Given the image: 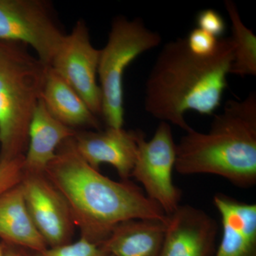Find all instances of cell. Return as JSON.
<instances>
[{
	"mask_svg": "<svg viewBox=\"0 0 256 256\" xmlns=\"http://www.w3.org/2000/svg\"><path fill=\"white\" fill-rule=\"evenodd\" d=\"M74 138L58 146L45 175L63 195L82 237L100 246L128 220L166 223L164 210L142 188L129 180L114 181L88 164L77 152Z\"/></svg>",
	"mask_w": 256,
	"mask_h": 256,
	"instance_id": "1",
	"label": "cell"
},
{
	"mask_svg": "<svg viewBox=\"0 0 256 256\" xmlns=\"http://www.w3.org/2000/svg\"><path fill=\"white\" fill-rule=\"evenodd\" d=\"M233 54L230 37L220 38L217 50L210 56L192 53L186 38L168 42L146 80V112L188 132L192 128L185 120L186 112L212 116L220 106Z\"/></svg>",
	"mask_w": 256,
	"mask_h": 256,
	"instance_id": "2",
	"label": "cell"
},
{
	"mask_svg": "<svg viewBox=\"0 0 256 256\" xmlns=\"http://www.w3.org/2000/svg\"><path fill=\"white\" fill-rule=\"evenodd\" d=\"M178 174L222 176L240 188L256 184V94L228 100L210 130L192 128L176 144Z\"/></svg>",
	"mask_w": 256,
	"mask_h": 256,
	"instance_id": "3",
	"label": "cell"
},
{
	"mask_svg": "<svg viewBox=\"0 0 256 256\" xmlns=\"http://www.w3.org/2000/svg\"><path fill=\"white\" fill-rule=\"evenodd\" d=\"M26 45L0 42V162L24 156L46 70Z\"/></svg>",
	"mask_w": 256,
	"mask_h": 256,
	"instance_id": "4",
	"label": "cell"
},
{
	"mask_svg": "<svg viewBox=\"0 0 256 256\" xmlns=\"http://www.w3.org/2000/svg\"><path fill=\"white\" fill-rule=\"evenodd\" d=\"M162 36L146 28L140 18H114L108 40L100 50L98 76L102 95L101 116L110 128L124 124V76L126 68L139 56L159 46Z\"/></svg>",
	"mask_w": 256,
	"mask_h": 256,
	"instance_id": "5",
	"label": "cell"
},
{
	"mask_svg": "<svg viewBox=\"0 0 256 256\" xmlns=\"http://www.w3.org/2000/svg\"><path fill=\"white\" fill-rule=\"evenodd\" d=\"M65 36L46 2L0 0V42L30 45L50 66Z\"/></svg>",
	"mask_w": 256,
	"mask_h": 256,
	"instance_id": "6",
	"label": "cell"
},
{
	"mask_svg": "<svg viewBox=\"0 0 256 256\" xmlns=\"http://www.w3.org/2000/svg\"><path fill=\"white\" fill-rule=\"evenodd\" d=\"M175 162L176 143L171 124L160 122L148 141L142 133L131 176L142 185L146 196L156 202L166 215L180 206L182 195L173 181Z\"/></svg>",
	"mask_w": 256,
	"mask_h": 256,
	"instance_id": "7",
	"label": "cell"
},
{
	"mask_svg": "<svg viewBox=\"0 0 256 256\" xmlns=\"http://www.w3.org/2000/svg\"><path fill=\"white\" fill-rule=\"evenodd\" d=\"M100 50L90 42L86 24L79 20L64 36L50 66L73 88L92 114H101L102 95L97 82Z\"/></svg>",
	"mask_w": 256,
	"mask_h": 256,
	"instance_id": "8",
	"label": "cell"
},
{
	"mask_svg": "<svg viewBox=\"0 0 256 256\" xmlns=\"http://www.w3.org/2000/svg\"><path fill=\"white\" fill-rule=\"evenodd\" d=\"M21 184L32 220L47 246L70 242L75 224L62 193L45 174L24 173Z\"/></svg>",
	"mask_w": 256,
	"mask_h": 256,
	"instance_id": "9",
	"label": "cell"
},
{
	"mask_svg": "<svg viewBox=\"0 0 256 256\" xmlns=\"http://www.w3.org/2000/svg\"><path fill=\"white\" fill-rule=\"evenodd\" d=\"M166 216L159 256L213 255L218 230L214 218L204 210L188 204H180Z\"/></svg>",
	"mask_w": 256,
	"mask_h": 256,
	"instance_id": "10",
	"label": "cell"
},
{
	"mask_svg": "<svg viewBox=\"0 0 256 256\" xmlns=\"http://www.w3.org/2000/svg\"><path fill=\"white\" fill-rule=\"evenodd\" d=\"M142 133L139 130L108 127L104 131L77 132L74 141L78 154L94 169L99 170L102 164H110L122 180H128L136 163Z\"/></svg>",
	"mask_w": 256,
	"mask_h": 256,
	"instance_id": "11",
	"label": "cell"
},
{
	"mask_svg": "<svg viewBox=\"0 0 256 256\" xmlns=\"http://www.w3.org/2000/svg\"><path fill=\"white\" fill-rule=\"evenodd\" d=\"M213 204L222 218V236L216 256H256V204L226 194Z\"/></svg>",
	"mask_w": 256,
	"mask_h": 256,
	"instance_id": "12",
	"label": "cell"
},
{
	"mask_svg": "<svg viewBox=\"0 0 256 256\" xmlns=\"http://www.w3.org/2000/svg\"><path fill=\"white\" fill-rule=\"evenodd\" d=\"M75 129L60 122L48 112L40 99L28 130V146L24 156V173L45 174L58 146L74 138Z\"/></svg>",
	"mask_w": 256,
	"mask_h": 256,
	"instance_id": "13",
	"label": "cell"
},
{
	"mask_svg": "<svg viewBox=\"0 0 256 256\" xmlns=\"http://www.w3.org/2000/svg\"><path fill=\"white\" fill-rule=\"evenodd\" d=\"M0 238L34 252L48 247L32 220L21 182L0 194Z\"/></svg>",
	"mask_w": 256,
	"mask_h": 256,
	"instance_id": "14",
	"label": "cell"
},
{
	"mask_svg": "<svg viewBox=\"0 0 256 256\" xmlns=\"http://www.w3.org/2000/svg\"><path fill=\"white\" fill-rule=\"evenodd\" d=\"M41 99L48 112L68 127H100L80 96L50 66L47 68Z\"/></svg>",
	"mask_w": 256,
	"mask_h": 256,
	"instance_id": "15",
	"label": "cell"
},
{
	"mask_svg": "<svg viewBox=\"0 0 256 256\" xmlns=\"http://www.w3.org/2000/svg\"><path fill=\"white\" fill-rule=\"evenodd\" d=\"M166 224L153 220H128L118 226L100 246L114 256H159Z\"/></svg>",
	"mask_w": 256,
	"mask_h": 256,
	"instance_id": "16",
	"label": "cell"
},
{
	"mask_svg": "<svg viewBox=\"0 0 256 256\" xmlns=\"http://www.w3.org/2000/svg\"><path fill=\"white\" fill-rule=\"evenodd\" d=\"M224 6L232 22L234 43L233 62L230 74L245 77L256 76V36L240 18L237 5L232 0H225Z\"/></svg>",
	"mask_w": 256,
	"mask_h": 256,
	"instance_id": "17",
	"label": "cell"
},
{
	"mask_svg": "<svg viewBox=\"0 0 256 256\" xmlns=\"http://www.w3.org/2000/svg\"><path fill=\"white\" fill-rule=\"evenodd\" d=\"M107 252L98 244L80 236L79 240L54 247H47L34 256H106Z\"/></svg>",
	"mask_w": 256,
	"mask_h": 256,
	"instance_id": "18",
	"label": "cell"
},
{
	"mask_svg": "<svg viewBox=\"0 0 256 256\" xmlns=\"http://www.w3.org/2000/svg\"><path fill=\"white\" fill-rule=\"evenodd\" d=\"M186 40L192 53L200 56L213 55L220 44V40L217 37L198 28L190 32Z\"/></svg>",
	"mask_w": 256,
	"mask_h": 256,
	"instance_id": "19",
	"label": "cell"
},
{
	"mask_svg": "<svg viewBox=\"0 0 256 256\" xmlns=\"http://www.w3.org/2000/svg\"><path fill=\"white\" fill-rule=\"evenodd\" d=\"M24 156L0 162V194L21 182L24 176Z\"/></svg>",
	"mask_w": 256,
	"mask_h": 256,
	"instance_id": "20",
	"label": "cell"
},
{
	"mask_svg": "<svg viewBox=\"0 0 256 256\" xmlns=\"http://www.w3.org/2000/svg\"><path fill=\"white\" fill-rule=\"evenodd\" d=\"M196 24L198 28L218 38L222 36L226 30V23L220 13L214 10H202L197 15Z\"/></svg>",
	"mask_w": 256,
	"mask_h": 256,
	"instance_id": "21",
	"label": "cell"
},
{
	"mask_svg": "<svg viewBox=\"0 0 256 256\" xmlns=\"http://www.w3.org/2000/svg\"><path fill=\"white\" fill-rule=\"evenodd\" d=\"M4 256H32L28 254L26 249L6 244Z\"/></svg>",
	"mask_w": 256,
	"mask_h": 256,
	"instance_id": "22",
	"label": "cell"
},
{
	"mask_svg": "<svg viewBox=\"0 0 256 256\" xmlns=\"http://www.w3.org/2000/svg\"><path fill=\"white\" fill-rule=\"evenodd\" d=\"M5 248H6V244L2 242H0V256H4Z\"/></svg>",
	"mask_w": 256,
	"mask_h": 256,
	"instance_id": "23",
	"label": "cell"
},
{
	"mask_svg": "<svg viewBox=\"0 0 256 256\" xmlns=\"http://www.w3.org/2000/svg\"><path fill=\"white\" fill-rule=\"evenodd\" d=\"M106 256H114V255H111V254H108Z\"/></svg>",
	"mask_w": 256,
	"mask_h": 256,
	"instance_id": "24",
	"label": "cell"
}]
</instances>
